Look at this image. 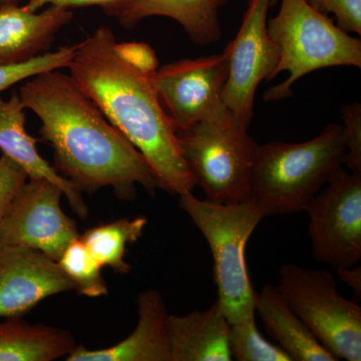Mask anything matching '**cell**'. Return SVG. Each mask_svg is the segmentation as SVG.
<instances>
[{"label":"cell","instance_id":"1","mask_svg":"<svg viewBox=\"0 0 361 361\" xmlns=\"http://www.w3.org/2000/svg\"><path fill=\"white\" fill-rule=\"evenodd\" d=\"M20 97L40 120L39 134L54 152V169L80 192L111 188L133 200L140 185L155 196L159 188L142 154L70 75L45 71L26 80Z\"/></svg>","mask_w":361,"mask_h":361},{"label":"cell","instance_id":"2","mask_svg":"<svg viewBox=\"0 0 361 361\" xmlns=\"http://www.w3.org/2000/svg\"><path fill=\"white\" fill-rule=\"evenodd\" d=\"M116 42L110 28H97L77 44L68 75L146 159L160 189L173 196L189 193L195 184L174 123L151 77L126 63L116 54Z\"/></svg>","mask_w":361,"mask_h":361},{"label":"cell","instance_id":"3","mask_svg":"<svg viewBox=\"0 0 361 361\" xmlns=\"http://www.w3.org/2000/svg\"><path fill=\"white\" fill-rule=\"evenodd\" d=\"M343 126L329 123L310 141L258 145L250 177V200L263 216L302 212L341 170L345 155Z\"/></svg>","mask_w":361,"mask_h":361},{"label":"cell","instance_id":"4","mask_svg":"<svg viewBox=\"0 0 361 361\" xmlns=\"http://www.w3.org/2000/svg\"><path fill=\"white\" fill-rule=\"evenodd\" d=\"M179 205L200 230L213 257L214 282L230 325L255 318L256 292L249 277L246 247L264 218L253 201L215 203L196 198L192 192L179 196Z\"/></svg>","mask_w":361,"mask_h":361},{"label":"cell","instance_id":"5","mask_svg":"<svg viewBox=\"0 0 361 361\" xmlns=\"http://www.w3.org/2000/svg\"><path fill=\"white\" fill-rule=\"evenodd\" d=\"M267 30L279 51L275 77L287 71L288 78L267 90L266 102L291 97L297 80L312 71L332 66L361 68L360 40L305 0H281L276 16L268 18Z\"/></svg>","mask_w":361,"mask_h":361},{"label":"cell","instance_id":"6","mask_svg":"<svg viewBox=\"0 0 361 361\" xmlns=\"http://www.w3.org/2000/svg\"><path fill=\"white\" fill-rule=\"evenodd\" d=\"M195 186L208 200L239 203L250 198V177L258 144L232 118L205 121L177 130Z\"/></svg>","mask_w":361,"mask_h":361},{"label":"cell","instance_id":"7","mask_svg":"<svg viewBox=\"0 0 361 361\" xmlns=\"http://www.w3.org/2000/svg\"><path fill=\"white\" fill-rule=\"evenodd\" d=\"M277 288L337 360H361V307L344 298L327 270L284 264Z\"/></svg>","mask_w":361,"mask_h":361},{"label":"cell","instance_id":"8","mask_svg":"<svg viewBox=\"0 0 361 361\" xmlns=\"http://www.w3.org/2000/svg\"><path fill=\"white\" fill-rule=\"evenodd\" d=\"M227 78L228 56L224 51L160 66L151 80L176 130H183L205 121L232 118L223 101Z\"/></svg>","mask_w":361,"mask_h":361},{"label":"cell","instance_id":"9","mask_svg":"<svg viewBox=\"0 0 361 361\" xmlns=\"http://www.w3.org/2000/svg\"><path fill=\"white\" fill-rule=\"evenodd\" d=\"M271 0H248L236 37L227 44L228 78L223 101L234 123L248 130L260 82L273 80L279 51L267 30Z\"/></svg>","mask_w":361,"mask_h":361},{"label":"cell","instance_id":"10","mask_svg":"<svg viewBox=\"0 0 361 361\" xmlns=\"http://www.w3.org/2000/svg\"><path fill=\"white\" fill-rule=\"evenodd\" d=\"M312 254L318 262L351 267L361 259V174L343 168L306 207Z\"/></svg>","mask_w":361,"mask_h":361},{"label":"cell","instance_id":"11","mask_svg":"<svg viewBox=\"0 0 361 361\" xmlns=\"http://www.w3.org/2000/svg\"><path fill=\"white\" fill-rule=\"evenodd\" d=\"M63 191L44 179H28L0 220V243L28 247L59 261L80 237L75 221L61 206Z\"/></svg>","mask_w":361,"mask_h":361},{"label":"cell","instance_id":"12","mask_svg":"<svg viewBox=\"0 0 361 361\" xmlns=\"http://www.w3.org/2000/svg\"><path fill=\"white\" fill-rule=\"evenodd\" d=\"M71 290L58 261L35 249L0 243V318L23 317L47 297Z\"/></svg>","mask_w":361,"mask_h":361},{"label":"cell","instance_id":"13","mask_svg":"<svg viewBox=\"0 0 361 361\" xmlns=\"http://www.w3.org/2000/svg\"><path fill=\"white\" fill-rule=\"evenodd\" d=\"M137 327L127 338L111 348H77L66 361H171L168 310L160 292L147 290L137 295Z\"/></svg>","mask_w":361,"mask_h":361},{"label":"cell","instance_id":"14","mask_svg":"<svg viewBox=\"0 0 361 361\" xmlns=\"http://www.w3.org/2000/svg\"><path fill=\"white\" fill-rule=\"evenodd\" d=\"M73 16L66 7L49 6L37 13L18 4H0V66L25 63L49 51Z\"/></svg>","mask_w":361,"mask_h":361},{"label":"cell","instance_id":"15","mask_svg":"<svg viewBox=\"0 0 361 361\" xmlns=\"http://www.w3.org/2000/svg\"><path fill=\"white\" fill-rule=\"evenodd\" d=\"M25 106L20 94L13 92L11 99L0 97V149L16 161L27 175L28 179H44L54 183L63 191L71 210L80 219L89 215L82 192L70 180L59 175L37 152V140L26 132Z\"/></svg>","mask_w":361,"mask_h":361},{"label":"cell","instance_id":"16","mask_svg":"<svg viewBox=\"0 0 361 361\" xmlns=\"http://www.w3.org/2000/svg\"><path fill=\"white\" fill-rule=\"evenodd\" d=\"M230 324L219 302L186 315H169L171 361H231Z\"/></svg>","mask_w":361,"mask_h":361},{"label":"cell","instance_id":"17","mask_svg":"<svg viewBox=\"0 0 361 361\" xmlns=\"http://www.w3.org/2000/svg\"><path fill=\"white\" fill-rule=\"evenodd\" d=\"M255 312L266 332L293 361H337L292 310L277 286L256 292Z\"/></svg>","mask_w":361,"mask_h":361},{"label":"cell","instance_id":"18","mask_svg":"<svg viewBox=\"0 0 361 361\" xmlns=\"http://www.w3.org/2000/svg\"><path fill=\"white\" fill-rule=\"evenodd\" d=\"M229 0H135L118 18L126 28L145 18L164 16L177 21L194 44L208 45L221 39L219 9Z\"/></svg>","mask_w":361,"mask_h":361},{"label":"cell","instance_id":"19","mask_svg":"<svg viewBox=\"0 0 361 361\" xmlns=\"http://www.w3.org/2000/svg\"><path fill=\"white\" fill-rule=\"evenodd\" d=\"M70 332L59 327L32 324L23 317L0 323V361H54L77 348Z\"/></svg>","mask_w":361,"mask_h":361},{"label":"cell","instance_id":"20","mask_svg":"<svg viewBox=\"0 0 361 361\" xmlns=\"http://www.w3.org/2000/svg\"><path fill=\"white\" fill-rule=\"evenodd\" d=\"M147 224L145 217L123 218L90 228L80 235V240L102 267L108 266L118 274H128L132 266L126 262L127 246L141 238Z\"/></svg>","mask_w":361,"mask_h":361},{"label":"cell","instance_id":"21","mask_svg":"<svg viewBox=\"0 0 361 361\" xmlns=\"http://www.w3.org/2000/svg\"><path fill=\"white\" fill-rule=\"evenodd\" d=\"M58 263L80 295L92 298L108 295V285L102 275L103 267L80 237L66 247Z\"/></svg>","mask_w":361,"mask_h":361},{"label":"cell","instance_id":"22","mask_svg":"<svg viewBox=\"0 0 361 361\" xmlns=\"http://www.w3.org/2000/svg\"><path fill=\"white\" fill-rule=\"evenodd\" d=\"M229 350L232 360L292 361L283 349L259 332L255 318L230 325Z\"/></svg>","mask_w":361,"mask_h":361},{"label":"cell","instance_id":"23","mask_svg":"<svg viewBox=\"0 0 361 361\" xmlns=\"http://www.w3.org/2000/svg\"><path fill=\"white\" fill-rule=\"evenodd\" d=\"M75 49L77 44L61 47L58 51L44 52L25 63L0 66V92L45 71L68 68Z\"/></svg>","mask_w":361,"mask_h":361},{"label":"cell","instance_id":"24","mask_svg":"<svg viewBox=\"0 0 361 361\" xmlns=\"http://www.w3.org/2000/svg\"><path fill=\"white\" fill-rule=\"evenodd\" d=\"M341 115L346 147L343 165L349 172L361 174V104H345Z\"/></svg>","mask_w":361,"mask_h":361},{"label":"cell","instance_id":"25","mask_svg":"<svg viewBox=\"0 0 361 361\" xmlns=\"http://www.w3.org/2000/svg\"><path fill=\"white\" fill-rule=\"evenodd\" d=\"M316 11L334 14L337 25L346 32L361 35V0H305Z\"/></svg>","mask_w":361,"mask_h":361},{"label":"cell","instance_id":"26","mask_svg":"<svg viewBox=\"0 0 361 361\" xmlns=\"http://www.w3.org/2000/svg\"><path fill=\"white\" fill-rule=\"evenodd\" d=\"M115 49L126 63L149 77L160 68L155 51L146 42H116Z\"/></svg>","mask_w":361,"mask_h":361},{"label":"cell","instance_id":"27","mask_svg":"<svg viewBox=\"0 0 361 361\" xmlns=\"http://www.w3.org/2000/svg\"><path fill=\"white\" fill-rule=\"evenodd\" d=\"M26 180L28 177L23 169L2 154L0 157V220Z\"/></svg>","mask_w":361,"mask_h":361},{"label":"cell","instance_id":"28","mask_svg":"<svg viewBox=\"0 0 361 361\" xmlns=\"http://www.w3.org/2000/svg\"><path fill=\"white\" fill-rule=\"evenodd\" d=\"M135 0H30L25 8L30 11H39L42 7L56 6L73 8V7L99 6L109 16L120 18L129 9Z\"/></svg>","mask_w":361,"mask_h":361},{"label":"cell","instance_id":"29","mask_svg":"<svg viewBox=\"0 0 361 361\" xmlns=\"http://www.w3.org/2000/svg\"><path fill=\"white\" fill-rule=\"evenodd\" d=\"M337 275L342 282H344L349 288L355 291L356 295H361V268L351 267L338 268L336 269Z\"/></svg>","mask_w":361,"mask_h":361},{"label":"cell","instance_id":"30","mask_svg":"<svg viewBox=\"0 0 361 361\" xmlns=\"http://www.w3.org/2000/svg\"><path fill=\"white\" fill-rule=\"evenodd\" d=\"M20 0H0V4H18Z\"/></svg>","mask_w":361,"mask_h":361},{"label":"cell","instance_id":"31","mask_svg":"<svg viewBox=\"0 0 361 361\" xmlns=\"http://www.w3.org/2000/svg\"><path fill=\"white\" fill-rule=\"evenodd\" d=\"M278 2V0H271V6H274L275 4H276Z\"/></svg>","mask_w":361,"mask_h":361}]
</instances>
